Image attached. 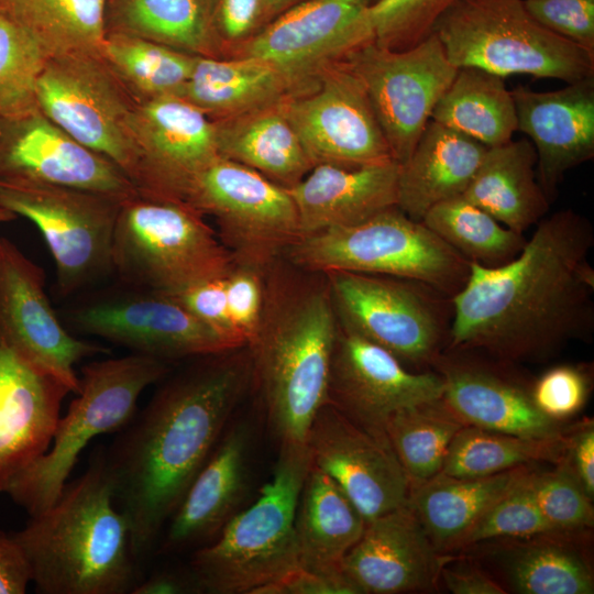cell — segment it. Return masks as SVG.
<instances>
[{"instance_id": "cell-1", "label": "cell", "mask_w": 594, "mask_h": 594, "mask_svg": "<svg viewBox=\"0 0 594 594\" xmlns=\"http://www.w3.org/2000/svg\"><path fill=\"white\" fill-rule=\"evenodd\" d=\"M168 374L147 405L103 446L113 501L128 521L141 573L253 385L248 346L194 358Z\"/></svg>"}, {"instance_id": "cell-2", "label": "cell", "mask_w": 594, "mask_h": 594, "mask_svg": "<svg viewBox=\"0 0 594 594\" xmlns=\"http://www.w3.org/2000/svg\"><path fill=\"white\" fill-rule=\"evenodd\" d=\"M519 254L495 267L470 263L452 297L446 349H469L539 363L594 333V246L591 221L572 209L543 217Z\"/></svg>"}, {"instance_id": "cell-3", "label": "cell", "mask_w": 594, "mask_h": 594, "mask_svg": "<svg viewBox=\"0 0 594 594\" xmlns=\"http://www.w3.org/2000/svg\"><path fill=\"white\" fill-rule=\"evenodd\" d=\"M338 331L326 274L282 257L264 268L262 316L246 346L253 383L280 443H306L315 416L327 403Z\"/></svg>"}, {"instance_id": "cell-4", "label": "cell", "mask_w": 594, "mask_h": 594, "mask_svg": "<svg viewBox=\"0 0 594 594\" xmlns=\"http://www.w3.org/2000/svg\"><path fill=\"white\" fill-rule=\"evenodd\" d=\"M40 594H131L142 578L113 501L103 446L46 510L12 534Z\"/></svg>"}, {"instance_id": "cell-5", "label": "cell", "mask_w": 594, "mask_h": 594, "mask_svg": "<svg viewBox=\"0 0 594 594\" xmlns=\"http://www.w3.org/2000/svg\"><path fill=\"white\" fill-rule=\"evenodd\" d=\"M311 465L307 443H280L272 479L256 501L193 551L188 566L201 593L257 594L299 568L294 524Z\"/></svg>"}, {"instance_id": "cell-6", "label": "cell", "mask_w": 594, "mask_h": 594, "mask_svg": "<svg viewBox=\"0 0 594 594\" xmlns=\"http://www.w3.org/2000/svg\"><path fill=\"white\" fill-rule=\"evenodd\" d=\"M170 372V362L131 353L94 361L80 370V389L61 416L47 451L26 466L7 494L29 516L61 496L84 449L98 436L118 432L136 413L143 391Z\"/></svg>"}, {"instance_id": "cell-7", "label": "cell", "mask_w": 594, "mask_h": 594, "mask_svg": "<svg viewBox=\"0 0 594 594\" xmlns=\"http://www.w3.org/2000/svg\"><path fill=\"white\" fill-rule=\"evenodd\" d=\"M283 256L309 272L402 277L425 283L450 297L463 288L470 275L466 258L397 206L351 226L302 235Z\"/></svg>"}, {"instance_id": "cell-8", "label": "cell", "mask_w": 594, "mask_h": 594, "mask_svg": "<svg viewBox=\"0 0 594 594\" xmlns=\"http://www.w3.org/2000/svg\"><path fill=\"white\" fill-rule=\"evenodd\" d=\"M432 32L457 68L566 84L594 77V53L540 25L522 0H457Z\"/></svg>"}, {"instance_id": "cell-9", "label": "cell", "mask_w": 594, "mask_h": 594, "mask_svg": "<svg viewBox=\"0 0 594 594\" xmlns=\"http://www.w3.org/2000/svg\"><path fill=\"white\" fill-rule=\"evenodd\" d=\"M232 253L193 208L140 195L120 208L112 270L120 283L165 295L224 276Z\"/></svg>"}, {"instance_id": "cell-10", "label": "cell", "mask_w": 594, "mask_h": 594, "mask_svg": "<svg viewBox=\"0 0 594 594\" xmlns=\"http://www.w3.org/2000/svg\"><path fill=\"white\" fill-rule=\"evenodd\" d=\"M323 274L340 327L381 346L406 367H431L447 348L452 297L402 277L345 271Z\"/></svg>"}, {"instance_id": "cell-11", "label": "cell", "mask_w": 594, "mask_h": 594, "mask_svg": "<svg viewBox=\"0 0 594 594\" xmlns=\"http://www.w3.org/2000/svg\"><path fill=\"white\" fill-rule=\"evenodd\" d=\"M36 97L43 114L80 144L113 162L136 188L140 151L133 119L140 100L100 53L48 57Z\"/></svg>"}, {"instance_id": "cell-12", "label": "cell", "mask_w": 594, "mask_h": 594, "mask_svg": "<svg viewBox=\"0 0 594 594\" xmlns=\"http://www.w3.org/2000/svg\"><path fill=\"white\" fill-rule=\"evenodd\" d=\"M124 200L67 187L0 182V208L36 226L54 260L56 289L63 297L113 274V234Z\"/></svg>"}, {"instance_id": "cell-13", "label": "cell", "mask_w": 594, "mask_h": 594, "mask_svg": "<svg viewBox=\"0 0 594 594\" xmlns=\"http://www.w3.org/2000/svg\"><path fill=\"white\" fill-rule=\"evenodd\" d=\"M183 204L216 218L223 244L238 263L265 268L300 238L286 188L221 156L194 177Z\"/></svg>"}, {"instance_id": "cell-14", "label": "cell", "mask_w": 594, "mask_h": 594, "mask_svg": "<svg viewBox=\"0 0 594 594\" xmlns=\"http://www.w3.org/2000/svg\"><path fill=\"white\" fill-rule=\"evenodd\" d=\"M341 61L361 81L394 160L404 163L459 68L435 32L403 50L372 41Z\"/></svg>"}, {"instance_id": "cell-15", "label": "cell", "mask_w": 594, "mask_h": 594, "mask_svg": "<svg viewBox=\"0 0 594 594\" xmlns=\"http://www.w3.org/2000/svg\"><path fill=\"white\" fill-rule=\"evenodd\" d=\"M65 315L80 333L167 362L234 349L170 296L123 283L79 300Z\"/></svg>"}, {"instance_id": "cell-16", "label": "cell", "mask_w": 594, "mask_h": 594, "mask_svg": "<svg viewBox=\"0 0 594 594\" xmlns=\"http://www.w3.org/2000/svg\"><path fill=\"white\" fill-rule=\"evenodd\" d=\"M284 108L314 166L395 161L361 81L342 61L322 68Z\"/></svg>"}, {"instance_id": "cell-17", "label": "cell", "mask_w": 594, "mask_h": 594, "mask_svg": "<svg viewBox=\"0 0 594 594\" xmlns=\"http://www.w3.org/2000/svg\"><path fill=\"white\" fill-rule=\"evenodd\" d=\"M0 345L75 395L80 389L76 364L109 352L67 330L45 293L43 270L3 237H0Z\"/></svg>"}, {"instance_id": "cell-18", "label": "cell", "mask_w": 594, "mask_h": 594, "mask_svg": "<svg viewBox=\"0 0 594 594\" xmlns=\"http://www.w3.org/2000/svg\"><path fill=\"white\" fill-rule=\"evenodd\" d=\"M372 0H308L265 24L228 56L263 59L304 89L319 72L374 41Z\"/></svg>"}, {"instance_id": "cell-19", "label": "cell", "mask_w": 594, "mask_h": 594, "mask_svg": "<svg viewBox=\"0 0 594 594\" xmlns=\"http://www.w3.org/2000/svg\"><path fill=\"white\" fill-rule=\"evenodd\" d=\"M442 399L464 425L528 439H557L569 427L539 410L532 382L516 364L476 350L444 349L432 362Z\"/></svg>"}, {"instance_id": "cell-20", "label": "cell", "mask_w": 594, "mask_h": 594, "mask_svg": "<svg viewBox=\"0 0 594 594\" xmlns=\"http://www.w3.org/2000/svg\"><path fill=\"white\" fill-rule=\"evenodd\" d=\"M0 182L67 187L120 199L139 195L119 166L80 144L38 109L0 118Z\"/></svg>"}, {"instance_id": "cell-21", "label": "cell", "mask_w": 594, "mask_h": 594, "mask_svg": "<svg viewBox=\"0 0 594 594\" xmlns=\"http://www.w3.org/2000/svg\"><path fill=\"white\" fill-rule=\"evenodd\" d=\"M442 394L443 381L436 371L413 372L389 352L339 324L327 403L353 422L386 437L385 424L394 413Z\"/></svg>"}, {"instance_id": "cell-22", "label": "cell", "mask_w": 594, "mask_h": 594, "mask_svg": "<svg viewBox=\"0 0 594 594\" xmlns=\"http://www.w3.org/2000/svg\"><path fill=\"white\" fill-rule=\"evenodd\" d=\"M306 443L312 464L328 474L365 521L407 504L409 481L386 437L374 435L326 403Z\"/></svg>"}, {"instance_id": "cell-23", "label": "cell", "mask_w": 594, "mask_h": 594, "mask_svg": "<svg viewBox=\"0 0 594 594\" xmlns=\"http://www.w3.org/2000/svg\"><path fill=\"white\" fill-rule=\"evenodd\" d=\"M133 130L142 197L183 204L194 177L219 156L213 120L180 96L140 100Z\"/></svg>"}, {"instance_id": "cell-24", "label": "cell", "mask_w": 594, "mask_h": 594, "mask_svg": "<svg viewBox=\"0 0 594 594\" xmlns=\"http://www.w3.org/2000/svg\"><path fill=\"white\" fill-rule=\"evenodd\" d=\"M252 431L229 424L167 521L155 554L174 556L211 542L248 494Z\"/></svg>"}, {"instance_id": "cell-25", "label": "cell", "mask_w": 594, "mask_h": 594, "mask_svg": "<svg viewBox=\"0 0 594 594\" xmlns=\"http://www.w3.org/2000/svg\"><path fill=\"white\" fill-rule=\"evenodd\" d=\"M510 91L517 131L531 140L537 180L551 202L564 175L594 157V77L552 91L526 86Z\"/></svg>"}, {"instance_id": "cell-26", "label": "cell", "mask_w": 594, "mask_h": 594, "mask_svg": "<svg viewBox=\"0 0 594 594\" xmlns=\"http://www.w3.org/2000/svg\"><path fill=\"white\" fill-rule=\"evenodd\" d=\"M442 554L407 504L366 522L342 561L359 594H397L435 588Z\"/></svg>"}, {"instance_id": "cell-27", "label": "cell", "mask_w": 594, "mask_h": 594, "mask_svg": "<svg viewBox=\"0 0 594 594\" xmlns=\"http://www.w3.org/2000/svg\"><path fill=\"white\" fill-rule=\"evenodd\" d=\"M588 531H548L484 541L462 549L476 554L506 591L519 594H592Z\"/></svg>"}, {"instance_id": "cell-28", "label": "cell", "mask_w": 594, "mask_h": 594, "mask_svg": "<svg viewBox=\"0 0 594 594\" xmlns=\"http://www.w3.org/2000/svg\"><path fill=\"white\" fill-rule=\"evenodd\" d=\"M68 393L0 345V494L47 451Z\"/></svg>"}, {"instance_id": "cell-29", "label": "cell", "mask_w": 594, "mask_h": 594, "mask_svg": "<svg viewBox=\"0 0 594 594\" xmlns=\"http://www.w3.org/2000/svg\"><path fill=\"white\" fill-rule=\"evenodd\" d=\"M399 163L348 167L315 165L287 187L300 237L351 226L396 206Z\"/></svg>"}, {"instance_id": "cell-30", "label": "cell", "mask_w": 594, "mask_h": 594, "mask_svg": "<svg viewBox=\"0 0 594 594\" xmlns=\"http://www.w3.org/2000/svg\"><path fill=\"white\" fill-rule=\"evenodd\" d=\"M487 148L430 120L410 156L399 164L396 206L422 221L437 204L463 195Z\"/></svg>"}, {"instance_id": "cell-31", "label": "cell", "mask_w": 594, "mask_h": 594, "mask_svg": "<svg viewBox=\"0 0 594 594\" xmlns=\"http://www.w3.org/2000/svg\"><path fill=\"white\" fill-rule=\"evenodd\" d=\"M365 525L340 486L312 464L295 515L299 568L323 576L346 578L342 561L361 538Z\"/></svg>"}, {"instance_id": "cell-32", "label": "cell", "mask_w": 594, "mask_h": 594, "mask_svg": "<svg viewBox=\"0 0 594 594\" xmlns=\"http://www.w3.org/2000/svg\"><path fill=\"white\" fill-rule=\"evenodd\" d=\"M284 100L213 123L219 156L287 188L301 180L314 165L286 114Z\"/></svg>"}, {"instance_id": "cell-33", "label": "cell", "mask_w": 594, "mask_h": 594, "mask_svg": "<svg viewBox=\"0 0 594 594\" xmlns=\"http://www.w3.org/2000/svg\"><path fill=\"white\" fill-rule=\"evenodd\" d=\"M532 465L484 477H457L438 473L409 488L407 506L440 554L455 550L474 522L512 490Z\"/></svg>"}, {"instance_id": "cell-34", "label": "cell", "mask_w": 594, "mask_h": 594, "mask_svg": "<svg viewBox=\"0 0 594 594\" xmlns=\"http://www.w3.org/2000/svg\"><path fill=\"white\" fill-rule=\"evenodd\" d=\"M537 154L527 139L488 147L463 197L505 227L524 233L549 211L540 187Z\"/></svg>"}, {"instance_id": "cell-35", "label": "cell", "mask_w": 594, "mask_h": 594, "mask_svg": "<svg viewBox=\"0 0 594 594\" xmlns=\"http://www.w3.org/2000/svg\"><path fill=\"white\" fill-rule=\"evenodd\" d=\"M297 91L289 76L263 59L196 56L180 97L217 120L279 102Z\"/></svg>"}, {"instance_id": "cell-36", "label": "cell", "mask_w": 594, "mask_h": 594, "mask_svg": "<svg viewBox=\"0 0 594 594\" xmlns=\"http://www.w3.org/2000/svg\"><path fill=\"white\" fill-rule=\"evenodd\" d=\"M431 120L487 147L512 141L517 131L516 107L504 77L476 67L459 68Z\"/></svg>"}, {"instance_id": "cell-37", "label": "cell", "mask_w": 594, "mask_h": 594, "mask_svg": "<svg viewBox=\"0 0 594 594\" xmlns=\"http://www.w3.org/2000/svg\"><path fill=\"white\" fill-rule=\"evenodd\" d=\"M108 0H0V12L24 28L48 57L100 53Z\"/></svg>"}, {"instance_id": "cell-38", "label": "cell", "mask_w": 594, "mask_h": 594, "mask_svg": "<svg viewBox=\"0 0 594 594\" xmlns=\"http://www.w3.org/2000/svg\"><path fill=\"white\" fill-rule=\"evenodd\" d=\"M465 426L441 398L402 408L385 424V435L409 488L441 472L449 447Z\"/></svg>"}, {"instance_id": "cell-39", "label": "cell", "mask_w": 594, "mask_h": 594, "mask_svg": "<svg viewBox=\"0 0 594 594\" xmlns=\"http://www.w3.org/2000/svg\"><path fill=\"white\" fill-rule=\"evenodd\" d=\"M114 32L136 35L172 48L221 57L215 37L209 0H120Z\"/></svg>"}, {"instance_id": "cell-40", "label": "cell", "mask_w": 594, "mask_h": 594, "mask_svg": "<svg viewBox=\"0 0 594 594\" xmlns=\"http://www.w3.org/2000/svg\"><path fill=\"white\" fill-rule=\"evenodd\" d=\"M566 433L557 439H528L465 425L454 436L441 472L484 477L538 463L554 465L562 460Z\"/></svg>"}, {"instance_id": "cell-41", "label": "cell", "mask_w": 594, "mask_h": 594, "mask_svg": "<svg viewBox=\"0 0 594 594\" xmlns=\"http://www.w3.org/2000/svg\"><path fill=\"white\" fill-rule=\"evenodd\" d=\"M100 54L139 100L180 96L196 57L122 32H107Z\"/></svg>"}, {"instance_id": "cell-42", "label": "cell", "mask_w": 594, "mask_h": 594, "mask_svg": "<svg viewBox=\"0 0 594 594\" xmlns=\"http://www.w3.org/2000/svg\"><path fill=\"white\" fill-rule=\"evenodd\" d=\"M422 222L470 263L487 267L515 258L527 240L463 196L437 204Z\"/></svg>"}, {"instance_id": "cell-43", "label": "cell", "mask_w": 594, "mask_h": 594, "mask_svg": "<svg viewBox=\"0 0 594 594\" xmlns=\"http://www.w3.org/2000/svg\"><path fill=\"white\" fill-rule=\"evenodd\" d=\"M48 55L20 24L0 12V118L37 108V82Z\"/></svg>"}, {"instance_id": "cell-44", "label": "cell", "mask_w": 594, "mask_h": 594, "mask_svg": "<svg viewBox=\"0 0 594 594\" xmlns=\"http://www.w3.org/2000/svg\"><path fill=\"white\" fill-rule=\"evenodd\" d=\"M526 482L536 505L556 530L593 528V499L562 462L554 464L553 470L537 471L532 468Z\"/></svg>"}, {"instance_id": "cell-45", "label": "cell", "mask_w": 594, "mask_h": 594, "mask_svg": "<svg viewBox=\"0 0 594 594\" xmlns=\"http://www.w3.org/2000/svg\"><path fill=\"white\" fill-rule=\"evenodd\" d=\"M527 474L484 512L463 536L454 551L490 540L559 531L536 505L526 482Z\"/></svg>"}, {"instance_id": "cell-46", "label": "cell", "mask_w": 594, "mask_h": 594, "mask_svg": "<svg viewBox=\"0 0 594 594\" xmlns=\"http://www.w3.org/2000/svg\"><path fill=\"white\" fill-rule=\"evenodd\" d=\"M457 0H376L369 7L374 42L381 46L410 47L432 31Z\"/></svg>"}, {"instance_id": "cell-47", "label": "cell", "mask_w": 594, "mask_h": 594, "mask_svg": "<svg viewBox=\"0 0 594 594\" xmlns=\"http://www.w3.org/2000/svg\"><path fill=\"white\" fill-rule=\"evenodd\" d=\"M590 394V375L581 365L562 364L532 383V398L541 413L563 421L575 415Z\"/></svg>"}, {"instance_id": "cell-48", "label": "cell", "mask_w": 594, "mask_h": 594, "mask_svg": "<svg viewBox=\"0 0 594 594\" xmlns=\"http://www.w3.org/2000/svg\"><path fill=\"white\" fill-rule=\"evenodd\" d=\"M223 280L231 321L248 345L257 330L262 316L264 268L234 261Z\"/></svg>"}, {"instance_id": "cell-49", "label": "cell", "mask_w": 594, "mask_h": 594, "mask_svg": "<svg viewBox=\"0 0 594 594\" xmlns=\"http://www.w3.org/2000/svg\"><path fill=\"white\" fill-rule=\"evenodd\" d=\"M543 28L594 53V0H522Z\"/></svg>"}, {"instance_id": "cell-50", "label": "cell", "mask_w": 594, "mask_h": 594, "mask_svg": "<svg viewBox=\"0 0 594 594\" xmlns=\"http://www.w3.org/2000/svg\"><path fill=\"white\" fill-rule=\"evenodd\" d=\"M224 276L199 282L168 296L232 348H243L246 345L237 332L229 315Z\"/></svg>"}, {"instance_id": "cell-51", "label": "cell", "mask_w": 594, "mask_h": 594, "mask_svg": "<svg viewBox=\"0 0 594 594\" xmlns=\"http://www.w3.org/2000/svg\"><path fill=\"white\" fill-rule=\"evenodd\" d=\"M211 23L220 56L252 37L263 26L262 0H209Z\"/></svg>"}, {"instance_id": "cell-52", "label": "cell", "mask_w": 594, "mask_h": 594, "mask_svg": "<svg viewBox=\"0 0 594 594\" xmlns=\"http://www.w3.org/2000/svg\"><path fill=\"white\" fill-rule=\"evenodd\" d=\"M439 580L453 594H505L503 586L480 563L442 554Z\"/></svg>"}, {"instance_id": "cell-53", "label": "cell", "mask_w": 594, "mask_h": 594, "mask_svg": "<svg viewBox=\"0 0 594 594\" xmlns=\"http://www.w3.org/2000/svg\"><path fill=\"white\" fill-rule=\"evenodd\" d=\"M562 462L591 499L594 497V424L586 419L570 426Z\"/></svg>"}, {"instance_id": "cell-54", "label": "cell", "mask_w": 594, "mask_h": 594, "mask_svg": "<svg viewBox=\"0 0 594 594\" xmlns=\"http://www.w3.org/2000/svg\"><path fill=\"white\" fill-rule=\"evenodd\" d=\"M257 594H359L348 578H330L297 568Z\"/></svg>"}, {"instance_id": "cell-55", "label": "cell", "mask_w": 594, "mask_h": 594, "mask_svg": "<svg viewBox=\"0 0 594 594\" xmlns=\"http://www.w3.org/2000/svg\"><path fill=\"white\" fill-rule=\"evenodd\" d=\"M31 583L24 554L12 534L0 530V594H24Z\"/></svg>"}, {"instance_id": "cell-56", "label": "cell", "mask_w": 594, "mask_h": 594, "mask_svg": "<svg viewBox=\"0 0 594 594\" xmlns=\"http://www.w3.org/2000/svg\"><path fill=\"white\" fill-rule=\"evenodd\" d=\"M201 593L189 566L162 568L142 576L131 594H191Z\"/></svg>"}, {"instance_id": "cell-57", "label": "cell", "mask_w": 594, "mask_h": 594, "mask_svg": "<svg viewBox=\"0 0 594 594\" xmlns=\"http://www.w3.org/2000/svg\"><path fill=\"white\" fill-rule=\"evenodd\" d=\"M308 0H262L263 26L285 11ZM262 26V28H263ZM261 28V29H262Z\"/></svg>"}, {"instance_id": "cell-58", "label": "cell", "mask_w": 594, "mask_h": 594, "mask_svg": "<svg viewBox=\"0 0 594 594\" xmlns=\"http://www.w3.org/2000/svg\"><path fill=\"white\" fill-rule=\"evenodd\" d=\"M16 216L6 209L0 208V222L14 220Z\"/></svg>"}]
</instances>
